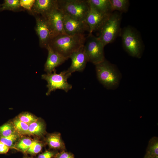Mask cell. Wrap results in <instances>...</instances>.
Segmentation results:
<instances>
[{
	"label": "cell",
	"instance_id": "cell-32",
	"mask_svg": "<svg viewBox=\"0 0 158 158\" xmlns=\"http://www.w3.org/2000/svg\"><path fill=\"white\" fill-rule=\"evenodd\" d=\"M24 158H33L29 157H24Z\"/></svg>",
	"mask_w": 158,
	"mask_h": 158
},
{
	"label": "cell",
	"instance_id": "cell-9",
	"mask_svg": "<svg viewBox=\"0 0 158 158\" xmlns=\"http://www.w3.org/2000/svg\"><path fill=\"white\" fill-rule=\"evenodd\" d=\"M63 16L61 11L57 7L44 17L46 20L54 37L59 35L66 34L63 26Z\"/></svg>",
	"mask_w": 158,
	"mask_h": 158
},
{
	"label": "cell",
	"instance_id": "cell-31",
	"mask_svg": "<svg viewBox=\"0 0 158 158\" xmlns=\"http://www.w3.org/2000/svg\"><path fill=\"white\" fill-rule=\"evenodd\" d=\"M144 158H158V157H149L145 156Z\"/></svg>",
	"mask_w": 158,
	"mask_h": 158
},
{
	"label": "cell",
	"instance_id": "cell-5",
	"mask_svg": "<svg viewBox=\"0 0 158 158\" xmlns=\"http://www.w3.org/2000/svg\"><path fill=\"white\" fill-rule=\"evenodd\" d=\"M121 19L122 13L114 11L110 15L99 30L98 37L104 46L113 42L118 36H120Z\"/></svg>",
	"mask_w": 158,
	"mask_h": 158
},
{
	"label": "cell",
	"instance_id": "cell-18",
	"mask_svg": "<svg viewBox=\"0 0 158 158\" xmlns=\"http://www.w3.org/2000/svg\"><path fill=\"white\" fill-rule=\"evenodd\" d=\"M112 12L118 11L121 13L128 10L129 1L128 0H110Z\"/></svg>",
	"mask_w": 158,
	"mask_h": 158
},
{
	"label": "cell",
	"instance_id": "cell-6",
	"mask_svg": "<svg viewBox=\"0 0 158 158\" xmlns=\"http://www.w3.org/2000/svg\"><path fill=\"white\" fill-rule=\"evenodd\" d=\"M71 74L66 70L58 74L56 73V70L53 73L42 75V78L47 82L48 90L46 95H49L51 92L57 89L63 90L66 92L71 90L72 86L68 83L67 80Z\"/></svg>",
	"mask_w": 158,
	"mask_h": 158
},
{
	"label": "cell",
	"instance_id": "cell-27",
	"mask_svg": "<svg viewBox=\"0 0 158 158\" xmlns=\"http://www.w3.org/2000/svg\"><path fill=\"white\" fill-rule=\"evenodd\" d=\"M35 0H20V4L21 6L30 12L34 4Z\"/></svg>",
	"mask_w": 158,
	"mask_h": 158
},
{
	"label": "cell",
	"instance_id": "cell-24",
	"mask_svg": "<svg viewBox=\"0 0 158 158\" xmlns=\"http://www.w3.org/2000/svg\"><path fill=\"white\" fill-rule=\"evenodd\" d=\"M45 144V142L38 139L33 140L32 144L27 150L26 154L31 155H36L42 150Z\"/></svg>",
	"mask_w": 158,
	"mask_h": 158
},
{
	"label": "cell",
	"instance_id": "cell-25",
	"mask_svg": "<svg viewBox=\"0 0 158 158\" xmlns=\"http://www.w3.org/2000/svg\"><path fill=\"white\" fill-rule=\"evenodd\" d=\"M21 137L17 133L5 137L0 136V141L10 148L14 149L15 143Z\"/></svg>",
	"mask_w": 158,
	"mask_h": 158
},
{
	"label": "cell",
	"instance_id": "cell-23",
	"mask_svg": "<svg viewBox=\"0 0 158 158\" xmlns=\"http://www.w3.org/2000/svg\"><path fill=\"white\" fill-rule=\"evenodd\" d=\"M17 133L12 121H8L0 126V136L7 137Z\"/></svg>",
	"mask_w": 158,
	"mask_h": 158
},
{
	"label": "cell",
	"instance_id": "cell-2",
	"mask_svg": "<svg viewBox=\"0 0 158 158\" xmlns=\"http://www.w3.org/2000/svg\"><path fill=\"white\" fill-rule=\"evenodd\" d=\"M95 66L97 79L105 88L114 90L118 87L122 76L115 65L105 59Z\"/></svg>",
	"mask_w": 158,
	"mask_h": 158
},
{
	"label": "cell",
	"instance_id": "cell-11",
	"mask_svg": "<svg viewBox=\"0 0 158 158\" xmlns=\"http://www.w3.org/2000/svg\"><path fill=\"white\" fill-rule=\"evenodd\" d=\"M63 23L65 33L68 35L84 34L86 31L89 32V27L85 21L79 20L64 15Z\"/></svg>",
	"mask_w": 158,
	"mask_h": 158
},
{
	"label": "cell",
	"instance_id": "cell-7",
	"mask_svg": "<svg viewBox=\"0 0 158 158\" xmlns=\"http://www.w3.org/2000/svg\"><path fill=\"white\" fill-rule=\"evenodd\" d=\"M104 47L98 37L89 34L86 37L84 45L88 62L95 65L104 61Z\"/></svg>",
	"mask_w": 158,
	"mask_h": 158
},
{
	"label": "cell",
	"instance_id": "cell-14",
	"mask_svg": "<svg viewBox=\"0 0 158 158\" xmlns=\"http://www.w3.org/2000/svg\"><path fill=\"white\" fill-rule=\"evenodd\" d=\"M46 49L48 51V55L44 65V71L47 73H51L56 71V68L68 59L53 50L49 45Z\"/></svg>",
	"mask_w": 158,
	"mask_h": 158
},
{
	"label": "cell",
	"instance_id": "cell-29",
	"mask_svg": "<svg viewBox=\"0 0 158 158\" xmlns=\"http://www.w3.org/2000/svg\"><path fill=\"white\" fill-rule=\"evenodd\" d=\"M57 152L56 151L46 150L44 152L39 154L37 158H53Z\"/></svg>",
	"mask_w": 158,
	"mask_h": 158
},
{
	"label": "cell",
	"instance_id": "cell-17",
	"mask_svg": "<svg viewBox=\"0 0 158 158\" xmlns=\"http://www.w3.org/2000/svg\"><path fill=\"white\" fill-rule=\"evenodd\" d=\"M90 5L99 12L110 14L111 11L110 0H87Z\"/></svg>",
	"mask_w": 158,
	"mask_h": 158
},
{
	"label": "cell",
	"instance_id": "cell-28",
	"mask_svg": "<svg viewBox=\"0 0 158 158\" xmlns=\"http://www.w3.org/2000/svg\"><path fill=\"white\" fill-rule=\"evenodd\" d=\"M53 158H75V157L72 153L63 150L60 152H57Z\"/></svg>",
	"mask_w": 158,
	"mask_h": 158
},
{
	"label": "cell",
	"instance_id": "cell-3",
	"mask_svg": "<svg viewBox=\"0 0 158 158\" xmlns=\"http://www.w3.org/2000/svg\"><path fill=\"white\" fill-rule=\"evenodd\" d=\"M120 36L123 48L128 54L133 57L141 58L144 45L138 31L128 26L121 30Z\"/></svg>",
	"mask_w": 158,
	"mask_h": 158
},
{
	"label": "cell",
	"instance_id": "cell-26",
	"mask_svg": "<svg viewBox=\"0 0 158 158\" xmlns=\"http://www.w3.org/2000/svg\"><path fill=\"white\" fill-rule=\"evenodd\" d=\"M16 117L20 121L29 125L36 121L39 118L28 112H22Z\"/></svg>",
	"mask_w": 158,
	"mask_h": 158
},
{
	"label": "cell",
	"instance_id": "cell-21",
	"mask_svg": "<svg viewBox=\"0 0 158 158\" xmlns=\"http://www.w3.org/2000/svg\"><path fill=\"white\" fill-rule=\"evenodd\" d=\"M145 156L154 157H158V138L154 137L150 140Z\"/></svg>",
	"mask_w": 158,
	"mask_h": 158
},
{
	"label": "cell",
	"instance_id": "cell-13",
	"mask_svg": "<svg viewBox=\"0 0 158 158\" xmlns=\"http://www.w3.org/2000/svg\"><path fill=\"white\" fill-rule=\"evenodd\" d=\"M57 7V0H36L30 12L45 17Z\"/></svg>",
	"mask_w": 158,
	"mask_h": 158
},
{
	"label": "cell",
	"instance_id": "cell-19",
	"mask_svg": "<svg viewBox=\"0 0 158 158\" xmlns=\"http://www.w3.org/2000/svg\"><path fill=\"white\" fill-rule=\"evenodd\" d=\"M6 10L18 12L23 11V8L20 5V0H5L0 4V11Z\"/></svg>",
	"mask_w": 158,
	"mask_h": 158
},
{
	"label": "cell",
	"instance_id": "cell-15",
	"mask_svg": "<svg viewBox=\"0 0 158 158\" xmlns=\"http://www.w3.org/2000/svg\"><path fill=\"white\" fill-rule=\"evenodd\" d=\"M45 143L50 149L54 150H65V144L62 139L61 133L59 132L47 134L45 138Z\"/></svg>",
	"mask_w": 158,
	"mask_h": 158
},
{
	"label": "cell",
	"instance_id": "cell-30",
	"mask_svg": "<svg viewBox=\"0 0 158 158\" xmlns=\"http://www.w3.org/2000/svg\"><path fill=\"white\" fill-rule=\"evenodd\" d=\"M9 149L8 146L0 141V154L6 153Z\"/></svg>",
	"mask_w": 158,
	"mask_h": 158
},
{
	"label": "cell",
	"instance_id": "cell-10",
	"mask_svg": "<svg viewBox=\"0 0 158 158\" xmlns=\"http://www.w3.org/2000/svg\"><path fill=\"white\" fill-rule=\"evenodd\" d=\"M89 5L90 10L85 21L89 27V34H92L95 31L99 30L111 13L107 14L102 13Z\"/></svg>",
	"mask_w": 158,
	"mask_h": 158
},
{
	"label": "cell",
	"instance_id": "cell-16",
	"mask_svg": "<svg viewBox=\"0 0 158 158\" xmlns=\"http://www.w3.org/2000/svg\"><path fill=\"white\" fill-rule=\"evenodd\" d=\"M46 124L42 119L40 118L29 125L28 135L42 137L47 132Z\"/></svg>",
	"mask_w": 158,
	"mask_h": 158
},
{
	"label": "cell",
	"instance_id": "cell-22",
	"mask_svg": "<svg viewBox=\"0 0 158 158\" xmlns=\"http://www.w3.org/2000/svg\"><path fill=\"white\" fill-rule=\"evenodd\" d=\"M12 122L16 131L19 135L21 136L28 135L29 125L21 121L16 116Z\"/></svg>",
	"mask_w": 158,
	"mask_h": 158
},
{
	"label": "cell",
	"instance_id": "cell-1",
	"mask_svg": "<svg viewBox=\"0 0 158 158\" xmlns=\"http://www.w3.org/2000/svg\"><path fill=\"white\" fill-rule=\"evenodd\" d=\"M85 39L84 34L73 36L61 34L52 38L49 45L53 50L68 59L71 54L84 45Z\"/></svg>",
	"mask_w": 158,
	"mask_h": 158
},
{
	"label": "cell",
	"instance_id": "cell-12",
	"mask_svg": "<svg viewBox=\"0 0 158 158\" xmlns=\"http://www.w3.org/2000/svg\"><path fill=\"white\" fill-rule=\"evenodd\" d=\"M69 58L71 59V63L67 70L69 73L72 74L75 72H81L84 71L88 62L84 46L71 54Z\"/></svg>",
	"mask_w": 158,
	"mask_h": 158
},
{
	"label": "cell",
	"instance_id": "cell-20",
	"mask_svg": "<svg viewBox=\"0 0 158 158\" xmlns=\"http://www.w3.org/2000/svg\"><path fill=\"white\" fill-rule=\"evenodd\" d=\"M33 140L30 138L21 136L15 143L14 149L26 154Z\"/></svg>",
	"mask_w": 158,
	"mask_h": 158
},
{
	"label": "cell",
	"instance_id": "cell-4",
	"mask_svg": "<svg viewBox=\"0 0 158 158\" xmlns=\"http://www.w3.org/2000/svg\"><path fill=\"white\" fill-rule=\"evenodd\" d=\"M57 7L64 16L85 21L90 6L87 0H58Z\"/></svg>",
	"mask_w": 158,
	"mask_h": 158
},
{
	"label": "cell",
	"instance_id": "cell-8",
	"mask_svg": "<svg viewBox=\"0 0 158 158\" xmlns=\"http://www.w3.org/2000/svg\"><path fill=\"white\" fill-rule=\"evenodd\" d=\"M35 16L36 21L35 30L39 38L40 45L46 48L54 37L53 33L44 18L39 15Z\"/></svg>",
	"mask_w": 158,
	"mask_h": 158
}]
</instances>
